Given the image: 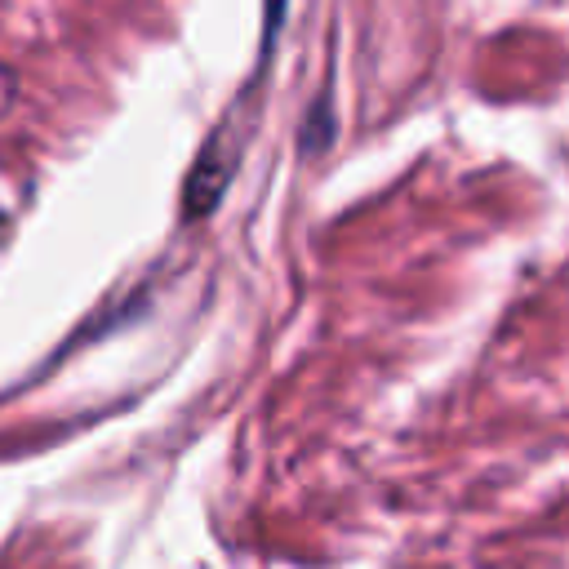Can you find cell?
I'll return each mask as SVG.
<instances>
[{
    "label": "cell",
    "mask_w": 569,
    "mask_h": 569,
    "mask_svg": "<svg viewBox=\"0 0 569 569\" xmlns=\"http://www.w3.org/2000/svg\"><path fill=\"white\" fill-rule=\"evenodd\" d=\"M13 98H18V76H13V71L0 62V116L9 111V102H13Z\"/></svg>",
    "instance_id": "cell-1"
}]
</instances>
